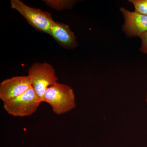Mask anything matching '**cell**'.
I'll use <instances>...</instances> for the list:
<instances>
[{
	"label": "cell",
	"instance_id": "5b68a950",
	"mask_svg": "<svg viewBox=\"0 0 147 147\" xmlns=\"http://www.w3.org/2000/svg\"><path fill=\"white\" fill-rule=\"evenodd\" d=\"M32 87L28 76H13L3 80L0 84V98L5 102L11 100Z\"/></svg>",
	"mask_w": 147,
	"mask_h": 147
},
{
	"label": "cell",
	"instance_id": "8992f818",
	"mask_svg": "<svg viewBox=\"0 0 147 147\" xmlns=\"http://www.w3.org/2000/svg\"><path fill=\"white\" fill-rule=\"evenodd\" d=\"M124 19L122 30L129 37H139L147 31V16L127 10L124 7L120 9Z\"/></svg>",
	"mask_w": 147,
	"mask_h": 147
},
{
	"label": "cell",
	"instance_id": "8fae6325",
	"mask_svg": "<svg viewBox=\"0 0 147 147\" xmlns=\"http://www.w3.org/2000/svg\"><path fill=\"white\" fill-rule=\"evenodd\" d=\"M146 102H147V94L146 99Z\"/></svg>",
	"mask_w": 147,
	"mask_h": 147
},
{
	"label": "cell",
	"instance_id": "ba28073f",
	"mask_svg": "<svg viewBox=\"0 0 147 147\" xmlns=\"http://www.w3.org/2000/svg\"><path fill=\"white\" fill-rule=\"evenodd\" d=\"M45 4L56 10H63L70 9L77 3L74 0H44Z\"/></svg>",
	"mask_w": 147,
	"mask_h": 147
},
{
	"label": "cell",
	"instance_id": "52a82bcc",
	"mask_svg": "<svg viewBox=\"0 0 147 147\" xmlns=\"http://www.w3.org/2000/svg\"><path fill=\"white\" fill-rule=\"evenodd\" d=\"M49 34L63 48L71 49L78 46L75 35L68 25L65 24L53 21Z\"/></svg>",
	"mask_w": 147,
	"mask_h": 147
},
{
	"label": "cell",
	"instance_id": "6da1fadb",
	"mask_svg": "<svg viewBox=\"0 0 147 147\" xmlns=\"http://www.w3.org/2000/svg\"><path fill=\"white\" fill-rule=\"evenodd\" d=\"M43 102L49 104L57 115L67 113L76 106L73 89L68 85L58 82L47 88Z\"/></svg>",
	"mask_w": 147,
	"mask_h": 147
},
{
	"label": "cell",
	"instance_id": "3957f363",
	"mask_svg": "<svg viewBox=\"0 0 147 147\" xmlns=\"http://www.w3.org/2000/svg\"><path fill=\"white\" fill-rule=\"evenodd\" d=\"M11 8L19 12L34 28L49 34L53 20L50 13L39 9L30 7L20 0H11Z\"/></svg>",
	"mask_w": 147,
	"mask_h": 147
},
{
	"label": "cell",
	"instance_id": "30bf717a",
	"mask_svg": "<svg viewBox=\"0 0 147 147\" xmlns=\"http://www.w3.org/2000/svg\"><path fill=\"white\" fill-rule=\"evenodd\" d=\"M139 37L142 40V46L140 48V51L142 53L147 55V31L143 33Z\"/></svg>",
	"mask_w": 147,
	"mask_h": 147
},
{
	"label": "cell",
	"instance_id": "277c9868",
	"mask_svg": "<svg viewBox=\"0 0 147 147\" xmlns=\"http://www.w3.org/2000/svg\"><path fill=\"white\" fill-rule=\"evenodd\" d=\"M41 102L31 87L19 96L4 102L3 108L11 115L27 117L35 113Z\"/></svg>",
	"mask_w": 147,
	"mask_h": 147
},
{
	"label": "cell",
	"instance_id": "7a4b0ae2",
	"mask_svg": "<svg viewBox=\"0 0 147 147\" xmlns=\"http://www.w3.org/2000/svg\"><path fill=\"white\" fill-rule=\"evenodd\" d=\"M32 87L42 102L44 100L46 90L48 88L57 82L55 69L47 63H34L28 70Z\"/></svg>",
	"mask_w": 147,
	"mask_h": 147
},
{
	"label": "cell",
	"instance_id": "9c48e42d",
	"mask_svg": "<svg viewBox=\"0 0 147 147\" xmlns=\"http://www.w3.org/2000/svg\"><path fill=\"white\" fill-rule=\"evenodd\" d=\"M134 5V11L147 16V0H129Z\"/></svg>",
	"mask_w": 147,
	"mask_h": 147
}]
</instances>
